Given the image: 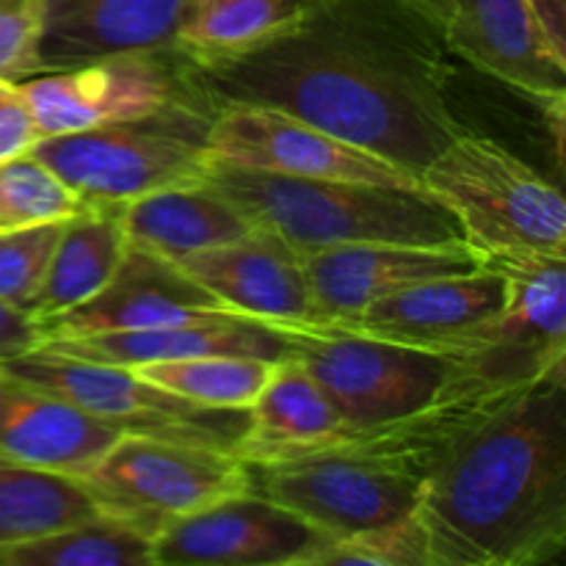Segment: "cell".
<instances>
[{"mask_svg":"<svg viewBox=\"0 0 566 566\" xmlns=\"http://www.w3.org/2000/svg\"><path fill=\"white\" fill-rule=\"evenodd\" d=\"M451 59L420 0H313L260 48L213 64L186 61V81L213 111H282L420 180L468 130L448 97Z\"/></svg>","mask_w":566,"mask_h":566,"instance_id":"obj_1","label":"cell"},{"mask_svg":"<svg viewBox=\"0 0 566 566\" xmlns=\"http://www.w3.org/2000/svg\"><path fill=\"white\" fill-rule=\"evenodd\" d=\"M431 566H536L566 547V379L475 418L426 475Z\"/></svg>","mask_w":566,"mask_h":566,"instance_id":"obj_2","label":"cell"},{"mask_svg":"<svg viewBox=\"0 0 566 566\" xmlns=\"http://www.w3.org/2000/svg\"><path fill=\"white\" fill-rule=\"evenodd\" d=\"M202 180L302 258L346 243L464 241L457 216L423 188L310 180L216 160Z\"/></svg>","mask_w":566,"mask_h":566,"instance_id":"obj_3","label":"cell"},{"mask_svg":"<svg viewBox=\"0 0 566 566\" xmlns=\"http://www.w3.org/2000/svg\"><path fill=\"white\" fill-rule=\"evenodd\" d=\"M247 464V492L291 509L329 539L390 525L418 512L429 468L387 429L357 431L346 442Z\"/></svg>","mask_w":566,"mask_h":566,"instance_id":"obj_4","label":"cell"},{"mask_svg":"<svg viewBox=\"0 0 566 566\" xmlns=\"http://www.w3.org/2000/svg\"><path fill=\"white\" fill-rule=\"evenodd\" d=\"M420 186L486 260L566 258L564 193L492 138L464 130L420 171Z\"/></svg>","mask_w":566,"mask_h":566,"instance_id":"obj_5","label":"cell"},{"mask_svg":"<svg viewBox=\"0 0 566 566\" xmlns=\"http://www.w3.org/2000/svg\"><path fill=\"white\" fill-rule=\"evenodd\" d=\"M213 114L191 94L142 119L44 136L31 155L86 205H125L160 188L202 182Z\"/></svg>","mask_w":566,"mask_h":566,"instance_id":"obj_6","label":"cell"},{"mask_svg":"<svg viewBox=\"0 0 566 566\" xmlns=\"http://www.w3.org/2000/svg\"><path fill=\"white\" fill-rule=\"evenodd\" d=\"M3 370L66 398L127 437H153L235 453L249 429V409L188 401L130 368L64 357L42 346L3 359Z\"/></svg>","mask_w":566,"mask_h":566,"instance_id":"obj_7","label":"cell"},{"mask_svg":"<svg viewBox=\"0 0 566 566\" xmlns=\"http://www.w3.org/2000/svg\"><path fill=\"white\" fill-rule=\"evenodd\" d=\"M287 332H293L291 357L324 387L354 434L420 415L442 396L451 379V354L340 326Z\"/></svg>","mask_w":566,"mask_h":566,"instance_id":"obj_8","label":"cell"},{"mask_svg":"<svg viewBox=\"0 0 566 566\" xmlns=\"http://www.w3.org/2000/svg\"><path fill=\"white\" fill-rule=\"evenodd\" d=\"M81 481L99 512L158 536L175 520L247 492V464L232 451L122 434Z\"/></svg>","mask_w":566,"mask_h":566,"instance_id":"obj_9","label":"cell"},{"mask_svg":"<svg viewBox=\"0 0 566 566\" xmlns=\"http://www.w3.org/2000/svg\"><path fill=\"white\" fill-rule=\"evenodd\" d=\"M509 293L501 313L453 357L459 379L497 396H514L566 368L564 258H495Z\"/></svg>","mask_w":566,"mask_h":566,"instance_id":"obj_10","label":"cell"},{"mask_svg":"<svg viewBox=\"0 0 566 566\" xmlns=\"http://www.w3.org/2000/svg\"><path fill=\"white\" fill-rule=\"evenodd\" d=\"M20 88L42 138L142 119L193 94L186 81V59L175 44L44 70L22 81Z\"/></svg>","mask_w":566,"mask_h":566,"instance_id":"obj_11","label":"cell"},{"mask_svg":"<svg viewBox=\"0 0 566 566\" xmlns=\"http://www.w3.org/2000/svg\"><path fill=\"white\" fill-rule=\"evenodd\" d=\"M208 160L310 180L423 188L401 166L263 105H224L208 130Z\"/></svg>","mask_w":566,"mask_h":566,"instance_id":"obj_12","label":"cell"},{"mask_svg":"<svg viewBox=\"0 0 566 566\" xmlns=\"http://www.w3.org/2000/svg\"><path fill=\"white\" fill-rule=\"evenodd\" d=\"M329 536L274 501L241 492L166 525L153 566H315Z\"/></svg>","mask_w":566,"mask_h":566,"instance_id":"obj_13","label":"cell"},{"mask_svg":"<svg viewBox=\"0 0 566 566\" xmlns=\"http://www.w3.org/2000/svg\"><path fill=\"white\" fill-rule=\"evenodd\" d=\"M169 258L127 243L114 276L77 307L36 321L39 343L105 332H142L199 321L238 318ZM249 318V315H247Z\"/></svg>","mask_w":566,"mask_h":566,"instance_id":"obj_14","label":"cell"},{"mask_svg":"<svg viewBox=\"0 0 566 566\" xmlns=\"http://www.w3.org/2000/svg\"><path fill=\"white\" fill-rule=\"evenodd\" d=\"M486 258L468 241L346 243L304 258L313 302L324 326H343L376 298L440 276L470 274Z\"/></svg>","mask_w":566,"mask_h":566,"instance_id":"obj_15","label":"cell"},{"mask_svg":"<svg viewBox=\"0 0 566 566\" xmlns=\"http://www.w3.org/2000/svg\"><path fill=\"white\" fill-rule=\"evenodd\" d=\"M453 59L473 64L534 103L564 97L566 61L536 28L528 0H420Z\"/></svg>","mask_w":566,"mask_h":566,"instance_id":"obj_16","label":"cell"},{"mask_svg":"<svg viewBox=\"0 0 566 566\" xmlns=\"http://www.w3.org/2000/svg\"><path fill=\"white\" fill-rule=\"evenodd\" d=\"M506 293V274L486 263L470 274L426 280L376 298L340 329L457 357L501 313Z\"/></svg>","mask_w":566,"mask_h":566,"instance_id":"obj_17","label":"cell"},{"mask_svg":"<svg viewBox=\"0 0 566 566\" xmlns=\"http://www.w3.org/2000/svg\"><path fill=\"white\" fill-rule=\"evenodd\" d=\"M232 313L265 321L276 329L324 326L313 302L304 258L269 230L241 241L171 260Z\"/></svg>","mask_w":566,"mask_h":566,"instance_id":"obj_18","label":"cell"},{"mask_svg":"<svg viewBox=\"0 0 566 566\" xmlns=\"http://www.w3.org/2000/svg\"><path fill=\"white\" fill-rule=\"evenodd\" d=\"M39 346L64 357L119 365V368L193 357H258L280 363L293 354V332L238 315V318L199 321V324L160 326V329L105 332V335L70 337V340H48Z\"/></svg>","mask_w":566,"mask_h":566,"instance_id":"obj_19","label":"cell"},{"mask_svg":"<svg viewBox=\"0 0 566 566\" xmlns=\"http://www.w3.org/2000/svg\"><path fill=\"white\" fill-rule=\"evenodd\" d=\"M119 437L86 409L0 370V457L81 479Z\"/></svg>","mask_w":566,"mask_h":566,"instance_id":"obj_20","label":"cell"},{"mask_svg":"<svg viewBox=\"0 0 566 566\" xmlns=\"http://www.w3.org/2000/svg\"><path fill=\"white\" fill-rule=\"evenodd\" d=\"M182 0H44L42 66L83 64L175 42Z\"/></svg>","mask_w":566,"mask_h":566,"instance_id":"obj_21","label":"cell"},{"mask_svg":"<svg viewBox=\"0 0 566 566\" xmlns=\"http://www.w3.org/2000/svg\"><path fill=\"white\" fill-rule=\"evenodd\" d=\"M354 437L324 387L293 357L280 359L269 385L249 407V429L235 457L243 462H280L304 457Z\"/></svg>","mask_w":566,"mask_h":566,"instance_id":"obj_22","label":"cell"},{"mask_svg":"<svg viewBox=\"0 0 566 566\" xmlns=\"http://www.w3.org/2000/svg\"><path fill=\"white\" fill-rule=\"evenodd\" d=\"M119 208L127 243L180 260L252 235L258 227L208 182L160 188Z\"/></svg>","mask_w":566,"mask_h":566,"instance_id":"obj_23","label":"cell"},{"mask_svg":"<svg viewBox=\"0 0 566 566\" xmlns=\"http://www.w3.org/2000/svg\"><path fill=\"white\" fill-rule=\"evenodd\" d=\"M125 252L127 235L116 205H86L66 219L31 304L33 321L66 313L92 298L114 276Z\"/></svg>","mask_w":566,"mask_h":566,"instance_id":"obj_24","label":"cell"},{"mask_svg":"<svg viewBox=\"0 0 566 566\" xmlns=\"http://www.w3.org/2000/svg\"><path fill=\"white\" fill-rule=\"evenodd\" d=\"M310 6L313 0H182L171 44L191 64H213L280 36Z\"/></svg>","mask_w":566,"mask_h":566,"instance_id":"obj_25","label":"cell"},{"mask_svg":"<svg viewBox=\"0 0 566 566\" xmlns=\"http://www.w3.org/2000/svg\"><path fill=\"white\" fill-rule=\"evenodd\" d=\"M99 514L77 475L0 457V547L39 539Z\"/></svg>","mask_w":566,"mask_h":566,"instance_id":"obj_26","label":"cell"},{"mask_svg":"<svg viewBox=\"0 0 566 566\" xmlns=\"http://www.w3.org/2000/svg\"><path fill=\"white\" fill-rule=\"evenodd\" d=\"M153 534L99 512L39 539L0 547V566H153Z\"/></svg>","mask_w":566,"mask_h":566,"instance_id":"obj_27","label":"cell"},{"mask_svg":"<svg viewBox=\"0 0 566 566\" xmlns=\"http://www.w3.org/2000/svg\"><path fill=\"white\" fill-rule=\"evenodd\" d=\"M276 363L258 357H193L175 363L138 365L144 379L208 407L249 409L269 385Z\"/></svg>","mask_w":566,"mask_h":566,"instance_id":"obj_28","label":"cell"},{"mask_svg":"<svg viewBox=\"0 0 566 566\" xmlns=\"http://www.w3.org/2000/svg\"><path fill=\"white\" fill-rule=\"evenodd\" d=\"M83 208L86 202L31 153L0 160V232L72 219Z\"/></svg>","mask_w":566,"mask_h":566,"instance_id":"obj_29","label":"cell"},{"mask_svg":"<svg viewBox=\"0 0 566 566\" xmlns=\"http://www.w3.org/2000/svg\"><path fill=\"white\" fill-rule=\"evenodd\" d=\"M431 566L429 542L418 512L390 525L329 539L315 566Z\"/></svg>","mask_w":566,"mask_h":566,"instance_id":"obj_30","label":"cell"},{"mask_svg":"<svg viewBox=\"0 0 566 566\" xmlns=\"http://www.w3.org/2000/svg\"><path fill=\"white\" fill-rule=\"evenodd\" d=\"M64 221H44L22 230L0 232V302L31 313Z\"/></svg>","mask_w":566,"mask_h":566,"instance_id":"obj_31","label":"cell"},{"mask_svg":"<svg viewBox=\"0 0 566 566\" xmlns=\"http://www.w3.org/2000/svg\"><path fill=\"white\" fill-rule=\"evenodd\" d=\"M44 0H0V77L22 83L42 66Z\"/></svg>","mask_w":566,"mask_h":566,"instance_id":"obj_32","label":"cell"},{"mask_svg":"<svg viewBox=\"0 0 566 566\" xmlns=\"http://www.w3.org/2000/svg\"><path fill=\"white\" fill-rule=\"evenodd\" d=\"M42 138L20 83L0 77V160L28 155Z\"/></svg>","mask_w":566,"mask_h":566,"instance_id":"obj_33","label":"cell"},{"mask_svg":"<svg viewBox=\"0 0 566 566\" xmlns=\"http://www.w3.org/2000/svg\"><path fill=\"white\" fill-rule=\"evenodd\" d=\"M39 326L28 310L14 307L9 302H0V363L39 346Z\"/></svg>","mask_w":566,"mask_h":566,"instance_id":"obj_34","label":"cell"},{"mask_svg":"<svg viewBox=\"0 0 566 566\" xmlns=\"http://www.w3.org/2000/svg\"><path fill=\"white\" fill-rule=\"evenodd\" d=\"M528 9L553 55L566 61V0H528Z\"/></svg>","mask_w":566,"mask_h":566,"instance_id":"obj_35","label":"cell"},{"mask_svg":"<svg viewBox=\"0 0 566 566\" xmlns=\"http://www.w3.org/2000/svg\"><path fill=\"white\" fill-rule=\"evenodd\" d=\"M0 370H3V363H0Z\"/></svg>","mask_w":566,"mask_h":566,"instance_id":"obj_36","label":"cell"}]
</instances>
